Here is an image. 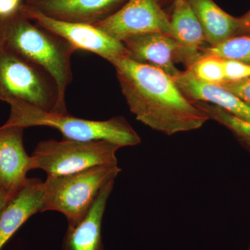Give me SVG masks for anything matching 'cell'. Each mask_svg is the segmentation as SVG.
Listing matches in <instances>:
<instances>
[{
    "instance_id": "obj_15",
    "label": "cell",
    "mask_w": 250,
    "mask_h": 250,
    "mask_svg": "<svg viewBox=\"0 0 250 250\" xmlns=\"http://www.w3.org/2000/svg\"><path fill=\"white\" fill-rule=\"evenodd\" d=\"M208 46L217 45L241 32L239 18L220 9L213 0H189Z\"/></svg>"
},
{
    "instance_id": "obj_22",
    "label": "cell",
    "mask_w": 250,
    "mask_h": 250,
    "mask_svg": "<svg viewBox=\"0 0 250 250\" xmlns=\"http://www.w3.org/2000/svg\"><path fill=\"white\" fill-rule=\"evenodd\" d=\"M21 6V0H0V18L16 14Z\"/></svg>"
},
{
    "instance_id": "obj_26",
    "label": "cell",
    "mask_w": 250,
    "mask_h": 250,
    "mask_svg": "<svg viewBox=\"0 0 250 250\" xmlns=\"http://www.w3.org/2000/svg\"><path fill=\"white\" fill-rule=\"evenodd\" d=\"M248 250H250V247H249V249H248Z\"/></svg>"
},
{
    "instance_id": "obj_11",
    "label": "cell",
    "mask_w": 250,
    "mask_h": 250,
    "mask_svg": "<svg viewBox=\"0 0 250 250\" xmlns=\"http://www.w3.org/2000/svg\"><path fill=\"white\" fill-rule=\"evenodd\" d=\"M172 78L179 89L191 101L215 105L233 116L250 121V106L221 84L202 82L189 68Z\"/></svg>"
},
{
    "instance_id": "obj_24",
    "label": "cell",
    "mask_w": 250,
    "mask_h": 250,
    "mask_svg": "<svg viewBox=\"0 0 250 250\" xmlns=\"http://www.w3.org/2000/svg\"><path fill=\"white\" fill-rule=\"evenodd\" d=\"M241 31L250 32V10L244 16L239 18Z\"/></svg>"
},
{
    "instance_id": "obj_2",
    "label": "cell",
    "mask_w": 250,
    "mask_h": 250,
    "mask_svg": "<svg viewBox=\"0 0 250 250\" xmlns=\"http://www.w3.org/2000/svg\"><path fill=\"white\" fill-rule=\"evenodd\" d=\"M0 42L39 65L53 78L62 103L72 81V57L77 49L52 31L34 25L21 12L0 18Z\"/></svg>"
},
{
    "instance_id": "obj_25",
    "label": "cell",
    "mask_w": 250,
    "mask_h": 250,
    "mask_svg": "<svg viewBox=\"0 0 250 250\" xmlns=\"http://www.w3.org/2000/svg\"><path fill=\"white\" fill-rule=\"evenodd\" d=\"M188 1L189 0H175V1H174V9L182 6V5L186 4V3L188 2Z\"/></svg>"
},
{
    "instance_id": "obj_1",
    "label": "cell",
    "mask_w": 250,
    "mask_h": 250,
    "mask_svg": "<svg viewBox=\"0 0 250 250\" xmlns=\"http://www.w3.org/2000/svg\"><path fill=\"white\" fill-rule=\"evenodd\" d=\"M110 63L130 111L151 129L171 136L200 129L209 120L160 69L128 57Z\"/></svg>"
},
{
    "instance_id": "obj_19",
    "label": "cell",
    "mask_w": 250,
    "mask_h": 250,
    "mask_svg": "<svg viewBox=\"0 0 250 250\" xmlns=\"http://www.w3.org/2000/svg\"><path fill=\"white\" fill-rule=\"evenodd\" d=\"M188 68L195 77L207 83L221 84L226 82L223 60L213 56L201 55Z\"/></svg>"
},
{
    "instance_id": "obj_9",
    "label": "cell",
    "mask_w": 250,
    "mask_h": 250,
    "mask_svg": "<svg viewBox=\"0 0 250 250\" xmlns=\"http://www.w3.org/2000/svg\"><path fill=\"white\" fill-rule=\"evenodd\" d=\"M130 59L160 69L171 77L180 72L175 66L184 62L188 67L196 59L174 39L165 34H149L132 36L123 41Z\"/></svg>"
},
{
    "instance_id": "obj_10",
    "label": "cell",
    "mask_w": 250,
    "mask_h": 250,
    "mask_svg": "<svg viewBox=\"0 0 250 250\" xmlns=\"http://www.w3.org/2000/svg\"><path fill=\"white\" fill-rule=\"evenodd\" d=\"M24 129L14 125L0 126V187L11 196L25 184L31 170V156L23 143Z\"/></svg>"
},
{
    "instance_id": "obj_13",
    "label": "cell",
    "mask_w": 250,
    "mask_h": 250,
    "mask_svg": "<svg viewBox=\"0 0 250 250\" xmlns=\"http://www.w3.org/2000/svg\"><path fill=\"white\" fill-rule=\"evenodd\" d=\"M125 0H32L27 4L49 17L65 22L95 24L109 16Z\"/></svg>"
},
{
    "instance_id": "obj_12",
    "label": "cell",
    "mask_w": 250,
    "mask_h": 250,
    "mask_svg": "<svg viewBox=\"0 0 250 250\" xmlns=\"http://www.w3.org/2000/svg\"><path fill=\"white\" fill-rule=\"evenodd\" d=\"M43 195V182L32 178L11 197L0 215V250L28 219L42 212Z\"/></svg>"
},
{
    "instance_id": "obj_3",
    "label": "cell",
    "mask_w": 250,
    "mask_h": 250,
    "mask_svg": "<svg viewBox=\"0 0 250 250\" xmlns=\"http://www.w3.org/2000/svg\"><path fill=\"white\" fill-rule=\"evenodd\" d=\"M11 111L8 125L25 128L48 126L62 133L64 139L89 141L104 140L122 147L136 146L141 139L134 128L123 116L106 121H90L66 114L47 113L21 102L9 103Z\"/></svg>"
},
{
    "instance_id": "obj_6",
    "label": "cell",
    "mask_w": 250,
    "mask_h": 250,
    "mask_svg": "<svg viewBox=\"0 0 250 250\" xmlns=\"http://www.w3.org/2000/svg\"><path fill=\"white\" fill-rule=\"evenodd\" d=\"M121 146L104 141L50 139L37 145L31 156V170L41 169L47 177L80 172L93 166L118 164L116 152Z\"/></svg>"
},
{
    "instance_id": "obj_5",
    "label": "cell",
    "mask_w": 250,
    "mask_h": 250,
    "mask_svg": "<svg viewBox=\"0 0 250 250\" xmlns=\"http://www.w3.org/2000/svg\"><path fill=\"white\" fill-rule=\"evenodd\" d=\"M121 172L118 164H104L85 170L47 177L43 182L42 212L55 210L65 215L68 225L81 220L104 188Z\"/></svg>"
},
{
    "instance_id": "obj_20",
    "label": "cell",
    "mask_w": 250,
    "mask_h": 250,
    "mask_svg": "<svg viewBox=\"0 0 250 250\" xmlns=\"http://www.w3.org/2000/svg\"><path fill=\"white\" fill-rule=\"evenodd\" d=\"M223 60L226 82H238L250 78V64L236 61Z\"/></svg>"
},
{
    "instance_id": "obj_18",
    "label": "cell",
    "mask_w": 250,
    "mask_h": 250,
    "mask_svg": "<svg viewBox=\"0 0 250 250\" xmlns=\"http://www.w3.org/2000/svg\"><path fill=\"white\" fill-rule=\"evenodd\" d=\"M194 103L207 115L208 119L216 121L232 131L238 139L250 149V121L233 116L215 105L202 102Z\"/></svg>"
},
{
    "instance_id": "obj_4",
    "label": "cell",
    "mask_w": 250,
    "mask_h": 250,
    "mask_svg": "<svg viewBox=\"0 0 250 250\" xmlns=\"http://www.w3.org/2000/svg\"><path fill=\"white\" fill-rule=\"evenodd\" d=\"M0 100L21 102L47 113L66 114L53 78L0 42Z\"/></svg>"
},
{
    "instance_id": "obj_23",
    "label": "cell",
    "mask_w": 250,
    "mask_h": 250,
    "mask_svg": "<svg viewBox=\"0 0 250 250\" xmlns=\"http://www.w3.org/2000/svg\"><path fill=\"white\" fill-rule=\"evenodd\" d=\"M13 196H11L7 192L5 191L4 189L0 187V215H1L4 207H6L8 202H9V200H11V197Z\"/></svg>"
},
{
    "instance_id": "obj_14",
    "label": "cell",
    "mask_w": 250,
    "mask_h": 250,
    "mask_svg": "<svg viewBox=\"0 0 250 250\" xmlns=\"http://www.w3.org/2000/svg\"><path fill=\"white\" fill-rule=\"evenodd\" d=\"M115 182L106 186L90 209L77 223L68 225L62 250H104L102 225L108 197Z\"/></svg>"
},
{
    "instance_id": "obj_16",
    "label": "cell",
    "mask_w": 250,
    "mask_h": 250,
    "mask_svg": "<svg viewBox=\"0 0 250 250\" xmlns=\"http://www.w3.org/2000/svg\"><path fill=\"white\" fill-rule=\"evenodd\" d=\"M170 23L172 37L197 60L207 42L201 24L189 1L174 9Z\"/></svg>"
},
{
    "instance_id": "obj_8",
    "label": "cell",
    "mask_w": 250,
    "mask_h": 250,
    "mask_svg": "<svg viewBox=\"0 0 250 250\" xmlns=\"http://www.w3.org/2000/svg\"><path fill=\"white\" fill-rule=\"evenodd\" d=\"M95 25L121 42L154 33L172 36L170 21L157 0H128L121 9Z\"/></svg>"
},
{
    "instance_id": "obj_7",
    "label": "cell",
    "mask_w": 250,
    "mask_h": 250,
    "mask_svg": "<svg viewBox=\"0 0 250 250\" xmlns=\"http://www.w3.org/2000/svg\"><path fill=\"white\" fill-rule=\"evenodd\" d=\"M21 12L28 19L68 41L77 50L92 52L109 62L119 57H129L123 42L108 35L95 24L59 21L27 4L22 5Z\"/></svg>"
},
{
    "instance_id": "obj_17",
    "label": "cell",
    "mask_w": 250,
    "mask_h": 250,
    "mask_svg": "<svg viewBox=\"0 0 250 250\" xmlns=\"http://www.w3.org/2000/svg\"><path fill=\"white\" fill-rule=\"evenodd\" d=\"M201 55L250 64V33L234 36L217 45L208 46L202 51Z\"/></svg>"
},
{
    "instance_id": "obj_21",
    "label": "cell",
    "mask_w": 250,
    "mask_h": 250,
    "mask_svg": "<svg viewBox=\"0 0 250 250\" xmlns=\"http://www.w3.org/2000/svg\"><path fill=\"white\" fill-rule=\"evenodd\" d=\"M221 85L250 106V78L238 82H224Z\"/></svg>"
}]
</instances>
